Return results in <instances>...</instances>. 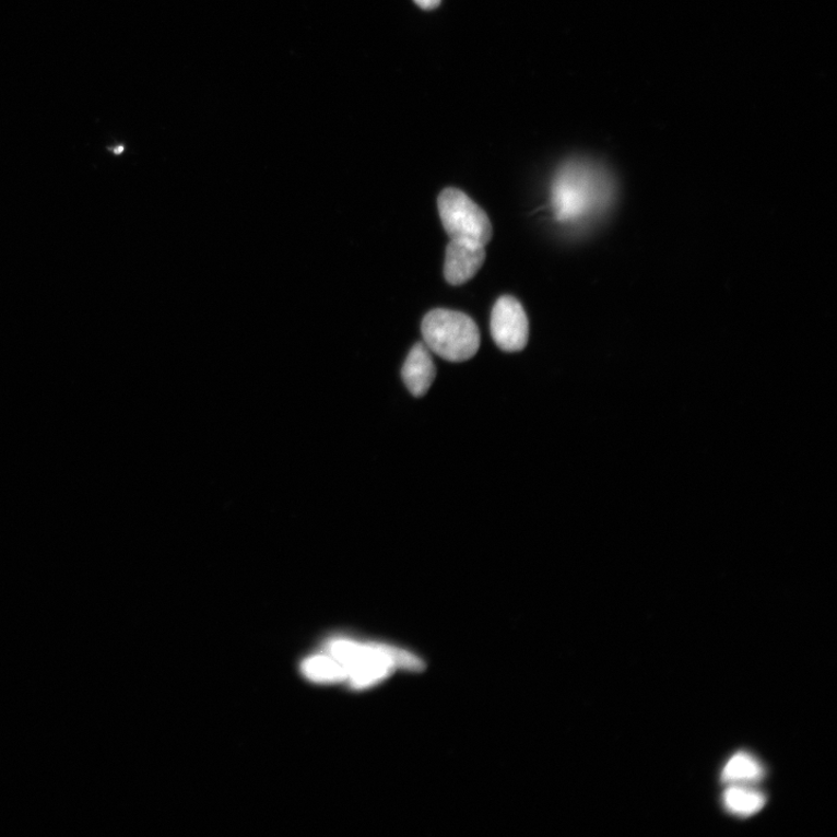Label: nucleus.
I'll use <instances>...</instances> for the list:
<instances>
[{"instance_id":"obj_10","label":"nucleus","mask_w":837,"mask_h":837,"mask_svg":"<svg viewBox=\"0 0 837 837\" xmlns=\"http://www.w3.org/2000/svg\"><path fill=\"white\" fill-rule=\"evenodd\" d=\"M414 3L423 10H434L441 4V0H414Z\"/></svg>"},{"instance_id":"obj_9","label":"nucleus","mask_w":837,"mask_h":837,"mask_svg":"<svg viewBox=\"0 0 837 837\" xmlns=\"http://www.w3.org/2000/svg\"><path fill=\"white\" fill-rule=\"evenodd\" d=\"M767 798L762 792L743 786H731L723 793L726 810L739 816H752L766 805Z\"/></svg>"},{"instance_id":"obj_6","label":"nucleus","mask_w":837,"mask_h":837,"mask_svg":"<svg viewBox=\"0 0 837 837\" xmlns=\"http://www.w3.org/2000/svg\"><path fill=\"white\" fill-rule=\"evenodd\" d=\"M485 246L450 240L446 248L444 275L450 285L459 286L478 275L485 262Z\"/></svg>"},{"instance_id":"obj_4","label":"nucleus","mask_w":837,"mask_h":837,"mask_svg":"<svg viewBox=\"0 0 837 837\" xmlns=\"http://www.w3.org/2000/svg\"><path fill=\"white\" fill-rule=\"evenodd\" d=\"M438 209L450 240L486 246L494 236L486 212L459 189L447 188L438 198Z\"/></svg>"},{"instance_id":"obj_2","label":"nucleus","mask_w":837,"mask_h":837,"mask_svg":"<svg viewBox=\"0 0 837 837\" xmlns=\"http://www.w3.org/2000/svg\"><path fill=\"white\" fill-rule=\"evenodd\" d=\"M604 175L587 162H571L555 180L553 202L557 220L576 221L606 203Z\"/></svg>"},{"instance_id":"obj_5","label":"nucleus","mask_w":837,"mask_h":837,"mask_svg":"<svg viewBox=\"0 0 837 837\" xmlns=\"http://www.w3.org/2000/svg\"><path fill=\"white\" fill-rule=\"evenodd\" d=\"M491 335L506 353L526 349L530 339V322L520 302L512 296L500 297L491 314Z\"/></svg>"},{"instance_id":"obj_7","label":"nucleus","mask_w":837,"mask_h":837,"mask_svg":"<svg viewBox=\"0 0 837 837\" xmlns=\"http://www.w3.org/2000/svg\"><path fill=\"white\" fill-rule=\"evenodd\" d=\"M402 377L414 397H423L428 392L436 377V367L425 343L417 342L413 345L405 359Z\"/></svg>"},{"instance_id":"obj_8","label":"nucleus","mask_w":837,"mask_h":837,"mask_svg":"<svg viewBox=\"0 0 837 837\" xmlns=\"http://www.w3.org/2000/svg\"><path fill=\"white\" fill-rule=\"evenodd\" d=\"M764 776L762 764L747 753H739L727 762L722 770V781L731 786L751 785Z\"/></svg>"},{"instance_id":"obj_3","label":"nucleus","mask_w":837,"mask_h":837,"mask_svg":"<svg viewBox=\"0 0 837 837\" xmlns=\"http://www.w3.org/2000/svg\"><path fill=\"white\" fill-rule=\"evenodd\" d=\"M427 349L446 361L459 363L474 357L481 347L479 326L468 315L436 308L422 322Z\"/></svg>"},{"instance_id":"obj_1","label":"nucleus","mask_w":837,"mask_h":837,"mask_svg":"<svg viewBox=\"0 0 837 837\" xmlns=\"http://www.w3.org/2000/svg\"><path fill=\"white\" fill-rule=\"evenodd\" d=\"M423 668V661L405 650L347 638L327 641L320 651L300 664V671L309 682H345L353 688L370 687L387 679L396 669L421 671Z\"/></svg>"}]
</instances>
